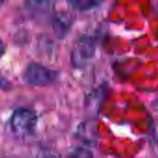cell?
Wrapping results in <instances>:
<instances>
[{"label": "cell", "instance_id": "obj_1", "mask_svg": "<svg viewBox=\"0 0 158 158\" xmlns=\"http://www.w3.org/2000/svg\"><path fill=\"white\" fill-rule=\"evenodd\" d=\"M96 55V43L88 35L79 36L74 44L71 52V62L74 68H85Z\"/></svg>", "mask_w": 158, "mask_h": 158}, {"label": "cell", "instance_id": "obj_2", "mask_svg": "<svg viewBox=\"0 0 158 158\" xmlns=\"http://www.w3.org/2000/svg\"><path fill=\"white\" fill-rule=\"evenodd\" d=\"M59 72L39 63H30L24 72L23 80L31 86H47L55 82Z\"/></svg>", "mask_w": 158, "mask_h": 158}, {"label": "cell", "instance_id": "obj_3", "mask_svg": "<svg viewBox=\"0 0 158 158\" xmlns=\"http://www.w3.org/2000/svg\"><path fill=\"white\" fill-rule=\"evenodd\" d=\"M23 9L28 19L39 24L50 23L56 14L52 0H25Z\"/></svg>", "mask_w": 158, "mask_h": 158}, {"label": "cell", "instance_id": "obj_4", "mask_svg": "<svg viewBox=\"0 0 158 158\" xmlns=\"http://www.w3.org/2000/svg\"><path fill=\"white\" fill-rule=\"evenodd\" d=\"M37 123L36 113L25 107L18 108L12 114L10 125L12 130L19 135H30L34 131Z\"/></svg>", "mask_w": 158, "mask_h": 158}, {"label": "cell", "instance_id": "obj_5", "mask_svg": "<svg viewBox=\"0 0 158 158\" xmlns=\"http://www.w3.org/2000/svg\"><path fill=\"white\" fill-rule=\"evenodd\" d=\"M107 94H108V89L106 84H102L96 89L92 90L89 93V94L86 97L85 106L91 115L95 117L99 115L102 106L103 105L106 99Z\"/></svg>", "mask_w": 158, "mask_h": 158}, {"label": "cell", "instance_id": "obj_6", "mask_svg": "<svg viewBox=\"0 0 158 158\" xmlns=\"http://www.w3.org/2000/svg\"><path fill=\"white\" fill-rule=\"evenodd\" d=\"M50 25L56 37L61 40L70 32L73 25V18L68 13H56Z\"/></svg>", "mask_w": 158, "mask_h": 158}, {"label": "cell", "instance_id": "obj_7", "mask_svg": "<svg viewBox=\"0 0 158 158\" xmlns=\"http://www.w3.org/2000/svg\"><path fill=\"white\" fill-rule=\"evenodd\" d=\"M74 9L79 11H88L102 5L105 0H66Z\"/></svg>", "mask_w": 158, "mask_h": 158}, {"label": "cell", "instance_id": "obj_8", "mask_svg": "<svg viewBox=\"0 0 158 158\" xmlns=\"http://www.w3.org/2000/svg\"><path fill=\"white\" fill-rule=\"evenodd\" d=\"M70 158H94V154L88 147L77 146L72 151Z\"/></svg>", "mask_w": 158, "mask_h": 158}, {"label": "cell", "instance_id": "obj_9", "mask_svg": "<svg viewBox=\"0 0 158 158\" xmlns=\"http://www.w3.org/2000/svg\"><path fill=\"white\" fill-rule=\"evenodd\" d=\"M150 137H151L152 143L155 144V146L156 147V149L158 150V123L152 127L151 136Z\"/></svg>", "mask_w": 158, "mask_h": 158}, {"label": "cell", "instance_id": "obj_10", "mask_svg": "<svg viewBox=\"0 0 158 158\" xmlns=\"http://www.w3.org/2000/svg\"><path fill=\"white\" fill-rule=\"evenodd\" d=\"M5 53V44L4 42L0 39V58L2 57V56Z\"/></svg>", "mask_w": 158, "mask_h": 158}, {"label": "cell", "instance_id": "obj_11", "mask_svg": "<svg viewBox=\"0 0 158 158\" xmlns=\"http://www.w3.org/2000/svg\"><path fill=\"white\" fill-rule=\"evenodd\" d=\"M5 2H6V0H0V7L5 4Z\"/></svg>", "mask_w": 158, "mask_h": 158}]
</instances>
